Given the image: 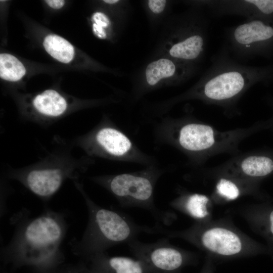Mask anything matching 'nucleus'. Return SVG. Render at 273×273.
I'll return each mask as SVG.
<instances>
[{"mask_svg": "<svg viewBox=\"0 0 273 273\" xmlns=\"http://www.w3.org/2000/svg\"><path fill=\"white\" fill-rule=\"evenodd\" d=\"M179 142L185 149L199 151L211 147L214 143V131L206 125L189 124L180 131Z\"/></svg>", "mask_w": 273, "mask_h": 273, "instance_id": "obj_12", "label": "nucleus"}, {"mask_svg": "<svg viewBox=\"0 0 273 273\" xmlns=\"http://www.w3.org/2000/svg\"><path fill=\"white\" fill-rule=\"evenodd\" d=\"M14 233L9 242L1 249L6 257L22 262L43 263L61 255V245L67 225L63 213L47 210L31 217L22 209L11 219Z\"/></svg>", "mask_w": 273, "mask_h": 273, "instance_id": "obj_1", "label": "nucleus"}, {"mask_svg": "<svg viewBox=\"0 0 273 273\" xmlns=\"http://www.w3.org/2000/svg\"><path fill=\"white\" fill-rule=\"evenodd\" d=\"M93 19L96 23L93 25L95 33L99 35L104 33L103 30V27H106L108 24V20L106 16L100 13L95 14L93 17Z\"/></svg>", "mask_w": 273, "mask_h": 273, "instance_id": "obj_20", "label": "nucleus"}, {"mask_svg": "<svg viewBox=\"0 0 273 273\" xmlns=\"http://www.w3.org/2000/svg\"><path fill=\"white\" fill-rule=\"evenodd\" d=\"M35 109L40 113L49 116H58L67 108V103L56 90L49 89L37 95L33 100Z\"/></svg>", "mask_w": 273, "mask_h": 273, "instance_id": "obj_15", "label": "nucleus"}, {"mask_svg": "<svg viewBox=\"0 0 273 273\" xmlns=\"http://www.w3.org/2000/svg\"><path fill=\"white\" fill-rule=\"evenodd\" d=\"M85 198L88 221L80 239L71 242V251L75 254L87 257L114 246L127 244L141 233H148L149 227L138 225L126 214L105 208Z\"/></svg>", "mask_w": 273, "mask_h": 273, "instance_id": "obj_2", "label": "nucleus"}, {"mask_svg": "<svg viewBox=\"0 0 273 273\" xmlns=\"http://www.w3.org/2000/svg\"><path fill=\"white\" fill-rule=\"evenodd\" d=\"M209 201L205 195L193 194L172 202L171 206L195 219L196 222L204 221L209 220Z\"/></svg>", "mask_w": 273, "mask_h": 273, "instance_id": "obj_14", "label": "nucleus"}, {"mask_svg": "<svg viewBox=\"0 0 273 273\" xmlns=\"http://www.w3.org/2000/svg\"><path fill=\"white\" fill-rule=\"evenodd\" d=\"M242 171L251 177H263L273 172V159L267 156H252L241 164Z\"/></svg>", "mask_w": 273, "mask_h": 273, "instance_id": "obj_17", "label": "nucleus"}, {"mask_svg": "<svg viewBox=\"0 0 273 273\" xmlns=\"http://www.w3.org/2000/svg\"><path fill=\"white\" fill-rule=\"evenodd\" d=\"M119 1L118 0H104V2L109 4H114L118 3Z\"/></svg>", "mask_w": 273, "mask_h": 273, "instance_id": "obj_25", "label": "nucleus"}, {"mask_svg": "<svg viewBox=\"0 0 273 273\" xmlns=\"http://www.w3.org/2000/svg\"><path fill=\"white\" fill-rule=\"evenodd\" d=\"M22 63L15 57L9 54L0 55V76L11 81L20 80L25 74Z\"/></svg>", "mask_w": 273, "mask_h": 273, "instance_id": "obj_18", "label": "nucleus"}, {"mask_svg": "<svg viewBox=\"0 0 273 273\" xmlns=\"http://www.w3.org/2000/svg\"><path fill=\"white\" fill-rule=\"evenodd\" d=\"M151 234L183 239L206 252L210 257L236 258L251 256L255 251L254 244L249 237L225 222H196L180 231L168 230L157 223L151 228Z\"/></svg>", "mask_w": 273, "mask_h": 273, "instance_id": "obj_3", "label": "nucleus"}, {"mask_svg": "<svg viewBox=\"0 0 273 273\" xmlns=\"http://www.w3.org/2000/svg\"><path fill=\"white\" fill-rule=\"evenodd\" d=\"M105 185L123 207L142 208L151 212L157 223H168L169 212L154 204V180L150 176L123 173L107 179Z\"/></svg>", "mask_w": 273, "mask_h": 273, "instance_id": "obj_6", "label": "nucleus"}, {"mask_svg": "<svg viewBox=\"0 0 273 273\" xmlns=\"http://www.w3.org/2000/svg\"><path fill=\"white\" fill-rule=\"evenodd\" d=\"M98 268L105 269L109 273H145L146 264L137 258L125 256L110 257L105 252L93 254L88 257Z\"/></svg>", "mask_w": 273, "mask_h": 273, "instance_id": "obj_11", "label": "nucleus"}, {"mask_svg": "<svg viewBox=\"0 0 273 273\" xmlns=\"http://www.w3.org/2000/svg\"><path fill=\"white\" fill-rule=\"evenodd\" d=\"M167 1L164 0H149L148 5L150 10L154 13L159 14L164 10Z\"/></svg>", "mask_w": 273, "mask_h": 273, "instance_id": "obj_21", "label": "nucleus"}, {"mask_svg": "<svg viewBox=\"0 0 273 273\" xmlns=\"http://www.w3.org/2000/svg\"><path fill=\"white\" fill-rule=\"evenodd\" d=\"M223 46L231 56L242 63L256 57L273 56V20L246 19L227 28Z\"/></svg>", "mask_w": 273, "mask_h": 273, "instance_id": "obj_5", "label": "nucleus"}, {"mask_svg": "<svg viewBox=\"0 0 273 273\" xmlns=\"http://www.w3.org/2000/svg\"><path fill=\"white\" fill-rule=\"evenodd\" d=\"M43 44L47 52L61 62L68 63L74 57L73 47L67 40L58 35H48L44 38Z\"/></svg>", "mask_w": 273, "mask_h": 273, "instance_id": "obj_16", "label": "nucleus"}, {"mask_svg": "<svg viewBox=\"0 0 273 273\" xmlns=\"http://www.w3.org/2000/svg\"><path fill=\"white\" fill-rule=\"evenodd\" d=\"M202 273H213V265L212 258L208 256L207 261Z\"/></svg>", "mask_w": 273, "mask_h": 273, "instance_id": "obj_23", "label": "nucleus"}, {"mask_svg": "<svg viewBox=\"0 0 273 273\" xmlns=\"http://www.w3.org/2000/svg\"><path fill=\"white\" fill-rule=\"evenodd\" d=\"M269 229L273 236V210L270 212L268 216Z\"/></svg>", "mask_w": 273, "mask_h": 273, "instance_id": "obj_24", "label": "nucleus"}, {"mask_svg": "<svg viewBox=\"0 0 273 273\" xmlns=\"http://www.w3.org/2000/svg\"><path fill=\"white\" fill-rule=\"evenodd\" d=\"M96 140L106 151L114 156H123L131 149L129 139L114 128L106 127L100 129L97 134Z\"/></svg>", "mask_w": 273, "mask_h": 273, "instance_id": "obj_13", "label": "nucleus"}, {"mask_svg": "<svg viewBox=\"0 0 273 273\" xmlns=\"http://www.w3.org/2000/svg\"><path fill=\"white\" fill-rule=\"evenodd\" d=\"M213 16H241L246 19L273 20V0H208L190 2Z\"/></svg>", "mask_w": 273, "mask_h": 273, "instance_id": "obj_8", "label": "nucleus"}, {"mask_svg": "<svg viewBox=\"0 0 273 273\" xmlns=\"http://www.w3.org/2000/svg\"><path fill=\"white\" fill-rule=\"evenodd\" d=\"M63 171L58 168L34 169L24 177V182L34 194L47 198L54 195L60 188L64 179Z\"/></svg>", "mask_w": 273, "mask_h": 273, "instance_id": "obj_9", "label": "nucleus"}, {"mask_svg": "<svg viewBox=\"0 0 273 273\" xmlns=\"http://www.w3.org/2000/svg\"><path fill=\"white\" fill-rule=\"evenodd\" d=\"M127 245L138 258L165 272L178 270L194 257L193 253L171 244L167 237L150 243L135 239Z\"/></svg>", "mask_w": 273, "mask_h": 273, "instance_id": "obj_7", "label": "nucleus"}, {"mask_svg": "<svg viewBox=\"0 0 273 273\" xmlns=\"http://www.w3.org/2000/svg\"><path fill=\"white\" fill-rule=\"evenodd\" d=\"M201 10L196 7L176 18L167 48L170 58L190 74L203 59L207 42L209 22Z\"/></svg>", "mask_w": 273, "mask_h": 273, "instance_id": "obj_4", "label": "nucleus"}, {"mask_svg": "<svg viewBox=\"0 0 273 273\" xmlns=\"http://www.w3.org/2000/svg\"><path fill=\"white\" fill-rule=\"evenodd\" d=\"M218 193L228 200H235L240 195V190L237 186L233 181L221 178L216 185Z\"/></svg>", "mask_w": 273, "mask_h": 273, "instance_id": "obj_19", "label": "nucleus"}, {"mask_svg": "<svg viewBox=\"0 0 273 273\" xmlns=\"http://www.w3.org/2000/svg\"><path fill=\"white\" fill-rule=\"evenodd\" d=\"M191 74L182 66L171 58H163L149 63L145 70L147 83L154 86L164 79L177 80L186 79Z\"/></svg>", "mask_w": 273, "mask_h": 273, "instance_id": "obj_10", "label": "nucleus"}, {"mask_svg": "<svg viewBox=\"0 0 273 273\" xmlns=\"http://www.w3.org/2000/svg\"><path fill=\"white\" fill-rule=\"evenodd\" d=\"M45 2L50 7L55 9H60L65 4V1L62 0H47Z\"/></svg>", "mask_w": 273, "mask_h": 273, "instance_id": "obj_22", "label": "nucleus"}]
</instances>
